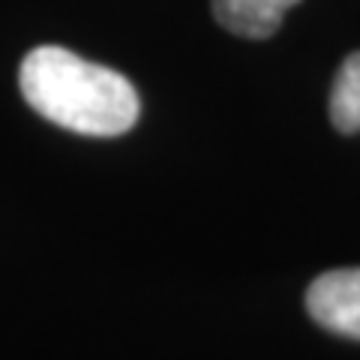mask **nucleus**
Instances as JSON below:
<instances>
[{
  "mask_svg": "<svg viewBox=\"0 0 360 360\" xmlns=\"http://www.w3.org/2000/svg\"><path fill=\"white\" fill-rule=\"evenodd\" d=\"M21 96L27 105L78 135L115 139L135 127L139 120V94L127 75L90 63L60 45L33 49L18 70Z\"/></svg>",
  "mask_w": 360,
  "mask_h": 360,
  "instance_id": "nucleus-1",
  "label": "nucleus"
},
{
  "mask_svg": "<svg viewBox=\"0 0 360 360\" xmlns=\"http://www.w3.org/2000/svg\"><path fill=\"white\" fill-rule=\"evenodd\" d=\"M307 312L319 328L360 340V267L328 270L307 288Z\"/></svg>",
  "mask_w": 360,
  "mask_h": 360,
  "instance_id": "nucleus-2",
  "label": "nucleus"
},
{
  "mask_svg": "<svg viewBox=\"0 0 360 360\" xmlns=\"http://www.w3.org/2000/svg\"><path fill=\"white\" fill-rule=\"evenodd\" d=\"M300 0H213V15L234 37L267 39L283 25V15Z\"/></svg>",
  "mask_w": 360,
  "mask_h": 360,
  "instance_id": "nucleus-3",
  "label": "nucleus"
},
{
  "mask_svg": "<svg viewBox=\"0 0 360 360\" xmlns=\"http://www.w3.org/2000/svg\"><path fill=\"white\" fill-rule=\"evenodd\" d=\"M330 120L342 135L360 132V51L345 58L336 72L330 90Z\"/></svg>",
  "mask_w": 360,
  "mask_h": 360,
  "instance_id": "nucleus-4",
  "label": "nucleus"
}]
</instances>
